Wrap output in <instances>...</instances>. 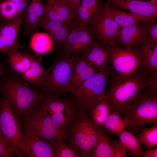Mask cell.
<instances>
[{"mask_svg": "<svg viewBox=\"0 0 157 157\" xmlns=\"http://www.w3.org/2000/svg\"><path fill=\"white\" fill-rule=\"evenodd\" d=\"M111 79L106 97L111 112L121 113L124 107L150 85L157 88V82L142 67L136 74L122 77L110 67Z\"/></svg>", "mask_w": 157, "mask_h": 157, "instance_id": "6da1fadb", "label": "cell"}, {"mask_svg": "<svg viewBox=\"0 0 157 157\" xmlns=\"http://www.w3.org/2000/svg\"><path fill=\"white\" fill-rule=\"evenodd\" d=\"M0 78L1 92L13 106L19 119L30 114L42 100L44 94L38 88L30 86L19 73L8 70Z\"/></svg>", "mask_w": 157, "mask_h": 157, "instance_id": "7a4b0ae2", "label": "cell"}, {"mask_svg": "<svg viewBox=\"0 0 157 157\" xmlns=\"http://www.w3.org/2000/svg\"><path fill=\"white\" fill-rule=\"evenodd\" d=\"M44 94L35 108L39 114L50 118L58 127L68 132L82 108L72 96L62 98L50 93Z\"/></svg>", "mask_w": 157, "mask_h": 157, "instance_id": "3957f363", "label": "cell"}, {"mask_svg": "<svg viewBox=\"0 0 157 157\" xmlns=\"http://www.w3.org/2000/svg\"><path fill=\"white\" fill-rule=\"evenodd\" d=\"M157 90L152 85L146 88L129 103L121 113L130 122V129L137 130L144 126L157 124Z\"/></svg>", "mask_w": 157, "mask_h": 157, "instance_id": "277c9868", "label": "cell"}, {"mask_svg": "<svg viewBox=\"0 0 157 157\" xmlns=\"http://www.w3.org/2000/svg\"><path fill=\"white\" fill-rule=\"evenodd\" d=\"M109 71V67H107L69 92L81 108L87 112L90 118L94 108L106 96Z\"/></svg>", "mask_w": 157, "mask_h": 157, "instance_id": "5b68a950", "label": "cell"}, {"mask_svg": "<svg viewBox=\"0 0 157 157\" xmlns=\"http://www.w3.org/2000/svg\"><path fill=\"white\" fill-rule=\"evenodd\" d=\"M68 132L70 142L77 147L81 157H87L100 137L104 134L103 128L94 124L83 108Z\"/></svg>", "mask_w": 157, "mask_h": 157, "instance_id": "8992f818", "label": "cell"}, {"mask_svg": "<svg viewBox=\"0 0 157 157\" xmlns=\"http://www.w3.org/2000/svg\"><path fill=\"white\" fill-rule=\"evenodd\" d=\"M0 138L14 151L15 156L26 157L23 145L24 135L19 120L6 97L0 98Z\"/></svg>", "mask_w": 157, "mask_h": 157, "instance_id": "52a82bcc", "label": "cell"}, {"mask_svg": "<svg viewBox=\"0 0 157 157\" xmlns=\"http://www.w3.org/2000/svg\"><path fill=\"white\" fill-rule=\"evenodd\" d=\"M78 55L72 54L65 57L61 55L56 58L49 75L42 84L36 88L43 93H50L56 96L69 92L72 69Z\"/></svg>", "mask_w": 157, "mask_h": 157, "instance_id": "ba28073f", "label": "cell"}, {"mask_svg": "<svg viewBox=\"0 0 157 157\" xmlns=\"http://www.w3.org/2000/svg\"><path fill=\"white\" fill-rule=\"evenodd\" d=\"M19 120L22 133L31 131L47 141L69 138L68 133L58 127L49 118L39 114L34 108L29 114Z\"/></svg>", "mask_w": 157, "mask_h": 157, "instance_id": "9c48e42d", "label": "cell"}, {"mask_svg": "<svg viewBox=\"0 0 157 157\" xmlns=\"http://www.w3.org/2000/svg\"><path fill=\"white\" fill-rule=\"evenodd\" d=\"M110 62L114 71L120 76L126 77L137 73L142 67L138 53L135 49L117 45L111 47Z\"/></svg>", "mask_w": 157, "mask_h": 157, "instance_id": "30bf717a", "label": "cell"}, {"mask_svg": "<svg viewBox=\"0 0 157 157\" xmlns=\"http://www.w3.org/2000/svg\"><path fill=\"white\" fill-rule=\"evenodd\" d=\"M97 40L94 33L88 26L78 27L71 31L61 55L65 57L72 54L83 55Z\"/></svg>", "mask_w": 157, "mask_h": 157, "instance_id": "8fae6325", "label": "cell"}, {"mask_svg": "<svg viewBox=\"0 0 157 157\" xmlns=\"http://www.w3.org/2000/svg\"><path fill=\"white\" fill-rule=\"evenodd\" d=\"M25 15V13L17 15L12 19H3L0 22V53L13 48L24 47L19 42L18 37Z\"/></svg>", "mask_w": 157, "mask_h": 157, "instance_id": "7c38bea8", "label": "cell"}, {"mask_svg": "<svg viewBox=\"0 0 157 157\" xmlns=\"http://www.w3.org/2000/svg\"><path fill=\"white\" fill-rule=\"evenodd\" d=\"M147 25L139 22L124 27H119L115 38V45L136 50L141 45L148 41Z\"/></svg>", "mask_w": 157, "mask_h": 157, "instance_id": "4fadbf2b", "label": "cell"}, {"mask_svg": "<svg viewBox=\"0 0 157 157\" xmlns=\"http://www.w3.org/2000/svg\"><path fill=\"white\" fill-rule=\"evenodd\" d=\"M24 152L29 157H54L52 143L40 138L36 133L28 131L24 133Z\"/></svg>", "mask_w": 157, "mask_h": 157, "instance_id": "5bb4252c", "label": "cell"}, {"mask_svg": "<svg viewBox=\"0 0 157 157\" xmlns=\"http://www.w3.org/2000/svg\"><path fill=\"white\" fill-rule=\"evenodd\" d=\"M88 26L94 33L98 41L111 47L115 45V40L119 26L108 17H97Z\"/></svg>", "mask_w": 157, "mask_h": 157, "instance_id": "9a60e30c", "label": "cell"}, {"mask_svg": "<svg viewBox=\"0 0 157 157\" xmlns=\"http://www.w3.org/2000/svg\"><path fill=\"white\" fill-rule=\"evenodd\" d=\"M104 5L102 0H83L76 11L74 23L78 27L88 26L94 19L102 15Z\"/></svg>", "mask_w": 157, "mask_h": 157, "instance_id": "2e32d148", "label": "cell"}, {"mask_svg": "<svg viewBox=\"0 0 157 157\" xmlns=\"http://www.w3.org/2000/svg\"><path fill=\"white\" fill-rule=\"evenodd\" d=\"M111 46L99 42H94L85 54L81 55L99 71L105 70L110 62Z\"/></svg>", "mask_w": 157, "mask_h": 157, "instance_id": "e0dca14e", "label": "cell"}, {"mask_svg": "<svg viewBox=\"0 0 157 157\" xmlns=\"http://www.w3.org/2000/svg\"><path fill=\"white\" fill-rule=\"evenodd\" d=\"M44 9L42 0H30L25 13L22 35L32 36L38 32L39 22Z\"/></svg>", "mask_w": 157, "mask_h": 157, "instance_id": "ac0fdd59", "label": "cell"}, {"mask_svg": "<svg viewBox=\"0 0 157 157\" xmlns=\"http://www.w3.org/2000/svg\"><path fill=\"white\" fill-rule=\"evenodd\" d=\"M81 55L77 57L74 65L69 85V92L99 72Z\"/></svg>", "mask_w": 157, "mask_h": 157, "instance_id": "d6986e66", "label": "cell"}, {"mask_svg": "<svg viewBox=\"0 0 157 157\" xmlns=\"http://www.w3.org/2000/svg\"><path fill=\"white\" fill-rule=\"evenodd\" d=\"M136 50L142 67L157 82V44L148 41L141 45Z\"/></svg>", "mask_w": 157, "mask_h": 157, "instance_id": "ffe728a7", "label": "cell"}, {"mask_svg": "<svg viewBox=\"0 0 157 157\" xmlns=\"http://www.w3.org/2000/svg\"><path fill=\"white\" fill-rule=\"evenodd\" d=\"M118 8L125 10L137 16L156 22L157 17V3L144 0H126Z\"/></svg>", "mask_w": 157, "mask_h": 157, "instance_id": "44dd1931", "label": "cell"}, {"mask_svg": "<svg viewBox=\"0 0 157 157\" xmlns=\"http://www.w3.org/2000/svg\"><path fill=\"white\" fill-rule=\"evenodd\" d=\"M98 17L110 18L121 27L128 26L140 21L151 22L148 19L122 11L112 6L109 1L105 3L103 14Z\"/></svg>", "mask_w": 157, "mask_h": 157, "instance_id": "7402d4cb", "label": "cell"}, {"mask_svg": "<svg viewBox=\"0 0 157 157\" xmlns=\"http://www.w3.org/2000/svg\"><path fill=\"white\" fill-rule=\"evenodd\" d=\"M32 62L31 66L25 72L21 74L23 79L37 88L41 85L50 73L52 68H44L41 65L42 57L40 54H31Z\"/></svg>", "mask_w": 157, "mask_h": 157, "instance_id": "603a6c76", "label": "cell"}, {"mask_svg": "<svg viewBox=\"0 0 157 157\" xmlns=\"http://www.w3.org/2000/svg\"><path fill=\"white\" fill-rule=\"evenodd\" d=\"M17 48H13L3 53L7 58L9 65L8 68L10 72H16L20 74L27 70L32 62L31 54L23 47L21 52Z\"/></svg>", "mask_w": 157, "mask_h": 157, "instance_id": "cb8c5ba5", "label": "cell"}, {"mask_svg": "<svg viewBox=\"0 0 157 157\" xmlns=\"http://www.w3.org/2000/svg\"><path fill=\"white\" fill-rule=\"evenodd\" d=\"M75 14L74 11L68 5L58 0L45 7L42 17L50 20L69 23L74 19Z\"/></svg>", "mask_w": 157, "mask_h": 157, "instance_id": "d4e9b609", "label": "cell"}, {"mask_svg": "<svg viewBox=\"0 0 157 157\" xmlns=\"http://www.w3.org/2000/svg\"><path fill=\"white\" fill-rule=\"evenodd\" d=\"M30 42L32 49L36 54L46 53L53 49V43L50 35L47 33L38 32L32 35Z\"/></svg>", "mask_w": 157, "mask_h": 157, "instance_id": "484cf974", "label": "cell"}, {"mask_svg": "<svg viewBox=\"0 0 157 157\" xmlns=\"http://www.w3.org/2000/svg\"><path fill=\"white\" fill-rule=\"evenodd\" d=\"M119 143L126 149L129 155L137 157L142 156L143 151L140 142L133 134L126 129L118 136Z\"/></svg>", "mask_w": 157, "mask_h": 157, "instance_id": "4316f807", "label": "cell"}, {"mask_svg": "<svg viewBox=\"0 0 157 157\" xmlns=\"http://www.w3.org/2000/svg\"><path fill=\"white\" fill-rule=\"evenodd\" d=\"M54 157H79L80 153L77 147L70 142L67 143L62 139L51 140Z\"/></svg>", "mask_w": 157, "mask_h": 157, "instance_id": "83f0119b", "label": "cell"}, {"mask_svg": "<svg viewBox=\"0 0 157 157\" xmlns=\"http://www.w3.org/2000/svg\"><path fill=\"white\" fill-rule=\"evenodd\" d=\"M120 114L117 112H110L102 127L118 136L130 125L129 121L121 117Z\"/></svg>", "mask_w": 157, "mask_h": 157, "instance_id": "f1b7e54d", "label": "cell"}, {"mask_svg": "<svg viewBox=\"0 0 157 157\" xmlns=\"http://www.w3.org/2000/svg\"><path fill=\"white\" fill-rule=\"evenodd\" d=\"M115 145L104 134L100 137L87 157H114Z\"/></svg>", "mask_w": 157, "mask_h": 157, "instance_id": "f546056e", "label": "cell"}, {"mask_svg": "<svg viewBox=\"0 0 157 157\" xmlns=\"http://www.w3.org/2000/svg\"><path fill=\"white\" fill-rule=\"evenodd\" d=\"M151 127L140 128V133L136 137L139 142L147 149H154L157 145V124H154Z\"/></svg>", "mask_w": 157, "mask_h": 157, "instance_id": "4dcf8cb0", "label": "cell"}, {"mask_svg": "<svg viewBox=\"0 0 157 157\" xmlns=\"http://www.w3.org/2000/svg\"><path fill=\"white\" fill-rule=\"evenodd\" d=\"M78 27L73 21L58 29L50 35L53 43V49H63L65 43L71 31Z\"/></svg>", "mask_w": 157, "mask_h": 157, "instance_id": "1f68e13d", "label": "cell"}, {"mask_svg": "<svg viewBox=\"0 0 157 157\" xmlns=\"http://www.w3.org/2000/svg\"><path fill=\"white\" fill-rule=\"evenodd\" d=\"M110 112L105 96L94 108L92 113V121L95 124L102 127Z\"/></svg>", "mask_w": 157, "mask_h": 157, "instance_id": "d6a6232c", "label": "cell"}, {"mask_svg": "<svg viewBox=\"0 0 157 157\" xmlns=\"http://www.w3.org/2000/svg\"><path fill=\"white\" fill-rule=\"evenodd\" d=\"M18 15L16 6L12 0H3L0 4V15L3 19H10Z\"/></svg>", "mask_w": 157, "mask_h": 157, "instance_id": "836d02e7", "label": "cell"}, {"mask_svg": "<svg viewBox=\"0 0 157 157\" xmlns=\"http://www.w3.org/2000/svg\"><path fill=\"white\" fill-rule=\"evenodd\" d=\"M148 28V41L157 44V23L152 22H146Z\"/></svg>", "mask_w": 157, "mask_h": 157, "instance_id": "e575fe53", "label": "cell"}, {"mask_svg": "<svg viewBox=\"0 0 157 157\" xmlns=\"http://www.w3.org/2000/svg\"><path fill=\"white\" fill-rule=\"evenodd\" d=\"M13 151L0 138V157H13Z\"/></svg>", "mask_w": 157, "mask_h": 157, "instance_id": "d590c367", "label": "cell"}, {"mask_svg": "<svg viewBox=\"0 0 157 157\" xmlns=\"http://www.w3.org/2000/svg\"><path fill=\"white\" fill-rule=\"evenodd\" d=\"M113 142L115 147L114 157H126L128 152L126 148L116 140H114Z\"/></svg>", "mask_w": 157, "mask_h": 157, "instance_id": "8d00e7d4", "label": "cell"}, {"mask_svg": "<svg viewBox=\"0 0 157 157\" xmlns=\"http://www.w3.org/2000/svg\"><path fill=\"white\" fill-rule=\"evenodd\" d=\"M12 1L16 6L18 15L25 13L30 1V0H12Z\"/></svg>", "mask_w": 157, "mask_h": 157, "instance_id": "74e56055", "label": "cell"}, {"mask_svg": "<svg viewBox=\"0 0 157 157\" xmlns=\"http://www.w3.org/2000/svg\"><path fill=\"white\" fill-rule=\"evenodd\" d=\"M63 2L69 6L76 12V10L83 0H59Z\"/></svg>", "mask_w": 157, "mask_h": 157, "instance_id": "f35d334b", "label": "cell"}, {"mask_svg": "<svg viewBox=\"0 0 157 157\" xmlns=\"http://www.w3.org/2000/svg\"><path fill=\"white\" fill-rule=\"evenodd\" d=\"M142 156L144 157H157V148L147 149L146 151H143Z\"/></svg>", "mask_w": 157, "mask_h": 157, "instance_id": "ab89813d", "label": "cell"}, {"mask_svg": "<svg viewBox=\"0 0 157 157\" xmlns=\"http://www.w3.org/2000/svg\"><path fill=\"white\" fill-rule=\"evenodd\" d=\"M6 65L4 62H0V77L6 75L8 72Z\"/></svg>", "mask_w": 157, "mask_h": 157, "instance_id": "60d3db41", "label": "cell"}, {"mask_svg": "<svg viewBox=\"0 0 157 157\" xmlns=\"http://www.w3.org/2000/svg\"><path fill=\"white\" fill-rule=\"evenodd\" d=\"M110 3L113 5L118 8L120 5L123 4L126 0H109Z\"/></svg>", "mask_w": 157, "mask_h": 157, "instance_id": "b9f144b4", "label": "cell"}, {"mask_svg": "<svg viewBox=\"0 0 157 157\" xmlns=\"http://www.w3.org/2000/svg\"><path fill=\"white\" fill-rule=\"evenodd\" d=\"M57 0H48L47 4L46 7L48 6L51 4L52 3Z\"/></svg>", "mask_w": 157, "mask_h": 157, "instance_id": "7bdbcfd3", "label": "cell"}, {"mask_svg": "<svg viewBox=\"0 0 157 157\" xmlns=\"http://www.w3.org/2000/svg\"><path fill=\"white\" fill-rule=\"evenodd\" d=\"M147 1H150L154 3H157V0H144Z\"/></svg>", "mask_w": 157, "mask_h": 157, "instance_id": "ee69618b", "label": "cell"}, {"mask_svg": "<svg viewBox=\"0 0 157 157\" xmlns=\"http://www.w3.org/2000/svg\"><path fill=\"white\" fill-rule=\"evenodd\" d=\"M3 0H0V4L1 3V2L3 1ZM3 19L1 17L0 15V22L2 21V20Z\"/></svg>", "mask_w": 157, "mask_h": 157, "instance_id": "f6af8a7d", "label": "cell"}, {"mask_svg": "<svg viewBox=\"0 0 157 157\" xmlns=\"http://www.w3.org/2000/svg\"><path fill=\"white\" fill-rule=\"evenodd\" d=\"M1 91H2L0 85V92H1Z\"/></svg>", "mask_w": 157, "mask_h": 157, "instance_id": "bcb514c9", "label": "cell"}]
</instances>
